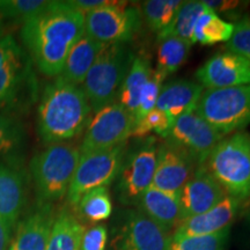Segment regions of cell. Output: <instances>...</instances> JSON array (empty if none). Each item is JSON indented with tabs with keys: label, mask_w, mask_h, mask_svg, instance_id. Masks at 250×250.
Returning a JSON list of instances; mask_svg holds the SVG:
<instances>
[{
	"label": "cell",
	"mask_w": 250,
	"mask_h": 250,
	"mask_svg": "<svg viewBox=\"0 0 250 250\" xmlns=\"http://www.w3.org/2000/svg\"><path fill=\"white\" fill-rule=\"evenodd\" d=\"M20 35L37 70L58 77L72 46L85 35V14L68 1H49L22 24Z\"/></svg>",
	"instance_id": "6da1fadb"
},
{
	"label": "cell",
	"mask_w": 250,
	"mask_h": 250,
	"mask_svg": "<svg viewBox=\"0 0 250 250\" xmlns=\"http://www.w3.org/2000/svg\"><path fill=\"white\" fill-rule=\"evenodd\" d=\"M92 108L83 87L56 77L43 89L37 108V132L44 144L64 143L86 130Z\"/></svg>",
	"instance_id": "7a4b0ae2"
},
{
	"label": "cell",
	"mask_w": 250,
	"mask_h": 250,
	"mask_svg": "<svg viewBox=\"0 0 250 250\" xmlns=\"http://www.w3.org/2000/svg\"><path fill=\"white\" fill-rule=\"evenodd\" d=\"M39 83L29 55L13 36L0 39V112L17 117L36 102Z\"/></svg>",
	"instance_id": "3957f363"
},
{
	"label": "cell",
	"mask_w": 250,
	"mask_h": 250,
	"mask_svg": "<svg viewBox=\"0 0 250 250\" xmlns=\"http://www.w3.org/2000/svg\"><path fill=\"white\" fill-rule=\"evenodd\" d=\"M79 160V147L67 143L51 144L34 155L29 170L37 202L52 204L66 195Z\"/></svg>",
	"instance_id": "277c9868"
},
{
	"label": "cell",
	"mask_w": 250,
	"mask_h": 250,
	"mask_svg": "<svg viewBox=\"0 0 250 250\" xmlns=\"http://www.w3.org/2000/svg\"><path fill=\"white\" fill-rule=\"evenodd\" d=\"M206 169L227 195L245 202L250 197V133L224 137L205 161Z\"/></svg>",
	"instance_id": "5b68a950"
},
{
	"label": "cell",
	"mask_w": 250,
	"mask_h": 250,
	"mask_svg": "<svg viewBox=\"0 0 250 250\" xmlns=\"http://www.w3.org/2000/svg\"><path fill=\"white\" fill-rule=\"evenodd\" d=\"M133 56L127 43L105 44L100 51L83 83L94 114L116 102Z\"/></svg>",
	"instance_id": "8992f818"
},
{
	"label": "cell",
	"mask_w": 250,
	"mask_h": 250,
	"mask_svg": "<svg viewBox=\"0 0 250 250\" xmlns=\"http://www.w3.org/2000/svg\"><path fill=\"white\" fill-rule=\"evenodd\" d=\"M195 110L221 136L243 131L250 124V85L204 89Z\"/></svg>",
	"instance_id": "52a82bcc"
},
{
	"label": "cell",
	"mask_w": 250,
	"mask_h": 250,
	"mask_svg": "<svg viewBox=\"0 0 250 250\" xmlns=\"http://www.w3.org/2000/svg\"><path fill=\"white\" fill-rule=\"evenodd\" d=\"M158 140L154 136L134 138L126 144L116 180L118 199L125 205H136L154 177Z\"/></svg>",
	"instance_id": "ba28073f"
},
{
	"label": "cell",
	"mask_w": 250,
	"mask_h": 250,
	"mask_svg": "<svg viewBox=\"0 0 250 250\" xmlns=\"http://www.w3.org/2000/svg\"><path fill=\"white\" fill-rule=\"evenodd\" d=\"M142 24V12L137 6L112 0L111 4L85 14V35L103 44L129 43Z\"/></svg>",
	"instance_id": "9c48e42d"
},
{
	"label": "cell",
	"mask_w": 250,
	"mask_h": 250,
	"mask_svg": "<svg viewBox=\"0 0 250 250\" xmlns=\"http://www.w3.org/2000/svg\"><path fill=\"white\" fill-rule=\"evenodd\" d=\"M126 144L80 155L79 164L66 193L68 204L76 208L85 193L96 188L109 187L115 182L120 173Z\"/></svg>",
	"instance_id": "30bf717a"
},
{
	"label": "cell",
	"mask_w": 250,
	"mask_h": 250,
	"mask_svg": "<svg viewBox=\"0 0 250 250\" xmlns=\"http://www.w3.org/2000/svg\"><path fill=\"white\" fill-rule=\"evenodd\" d=\"M134 118L120 103L114 102L94 114L79 147L80 155L103 151L127 143L132 137Z\"/></svg>",
	"instance_id": "8fae6325"
},
{
	"label": "cell",
	"mask_w": 250,
	"mask_h": 250,
	"mask_svg": "<svg viewBox=\"0 0 250 250\" xmlns=\"http://www.w3.org/2000/svg\"><path fill=\"white\" fill-rule=\"evenodd\" d=\"M223 138L224 136L192 110L174 122L165 140L189 155L199 167L205 165L212 149Z\"/></svg>",
	"instance_id": "7c38bea8"
},
{
	"label": "cell",
	"mask_w": 250,
	"mask_h": 250,
	"mask_svg": "<svg viewBox=\"0 0 250 250\" xmlns=\"http://www.w3.org/2000/svg\"><path fill=\"white\" fill-rule=\"evenodd\" d=\"M171 235L142 212L125 211L111 242L112 250H168Z\"/></svg>",
	"instance_id": "4fadbf2b"
},
{
	"label": "cell",
	"mask_w": 250,
	"mask_h": 250,
	"mask_svg": "<svg viewBox=\"0 0 250 250\" xmlns=\"http://www.w3.org/2000/svg\"><path fill=\"white\" fill-rule=\"evenodd\" d=\"M195 77L204 89L250 85V62L235 52H219L197 70Z\"/></svg>",
	"instance_id": "5bb4252c"
},
{
	"label": "cell",
	"mask_w": 250,
	"mask_h": 250,
	"mask_svg": "<svg viewBox=\"0 0 250 250\" xmlns=\"http://www.w3.org/2000/svg\"><path fill=\"white\" fill-rule=\"evenodd\" d=\"M226 196L224 188L206 169L205 165L199 166L177 195L182 220L205 213Z\"/></svg>",
	"instance_id": "9a60e30c"
},
{
	"label": "cell",
	"mask_w": 250,
	"mask_h": 250,
	"mask_svg": "<svg viewBox=\"0 0 250 250\" xmlns=\"http://www.w3.org/2000/svg\"><path fill=\"white\" fill-rule=\"evenodd\" d=\"M196 169L197 165L189 155L164 140L158 145L152 187L161 191L179 195Z\"/></svg>",
	"instance_id": "2e32d148"
},
{
	"label": "cell",
	"mask_w": 250,
	"mask_h": 250,
	"mask_svg": "<svg viewBox=\"0 0 250 250\" xmlns=\"http://www.w3.org/2000/svg\"><path fill=\"white\" fill-rule=\"evenodd\" d=\"M55 218L54 205L37 202L18 223L8 250H46Z\"/></svg>",
	"instance_id": "e0dca14e"
},
{
	"label": "cell",
	"mask_w": 250,
	"mask_h": 250,
	"mask_svg": "<svg viewBox=\"0 0 250 250\" xmlns=\"http://www.w3.org/2000/svg\"><path fill=\"white\" fill-rule=\"evenodd\" d=\"M242 201L227 195L225 198L205 213L193 215L181 221L171 234V239L186 236L210 235L230 228L242 206Z\"/></svg>",
	"instance_id": "ac0fdd59"
},
{
	"label": "cell",
	"mask_w": 250,
	"mask_h": 250,
	"mask_svg": "<svg viewBox=\"0 0 250 250\" xmlns=\"http://www.w3.org/2000/svg\"><path fill=\"white\" fill-rule=\"evenodd\" d=\"M27 201L26 179L13 166L0 162V220L15 229Z\"/></svg>",
	"instance_id": "d6986e66"
},
{
	"label": "cell",
	"mask_w": 250,
	"mask_h": 250,
	"mask_svg": "<svg viewBox=\"0 0 250 250\" xmlns=\"http://www.w3.org/2000/svg\"><path fill=\"white\" fill-rule=\"evenodd\" d=\"M203 92L204 87L197 81L171 80L162 85L155 108L164 111L174 123L186 112L195 110Z\"/></svg>",
	"instance_id": "ffe728a7"
},
{
	"label": "cell",
	"mask_w": 250,
	"mask_h": 250,
	"mask_svg": "<svg viewBox=\"0 0 250 250\" xmlns=\"http://www.w3.org/2000/svg\"><path fill=\"white\" fill-rule=\"evenodd\" d=\"M136 208L168 233L175 230L182 221L177 195L161 191L152 186L143 193Z\"/></svg>",
	"instance_id": "44dd1931"
},
{
	"label": "cell",
	"mask_w": 250,
	"mask_h": 250,
	"mask_svg": "<svg viewBox=\"0 0 250 250\" xmlns=\"http://www.w3.org/2000/svg\"><path fill=\"white\" fill-rule=\"evenodd\" d=\"M104 45L103 43L83 35L72 46L62 73L58 77L67 83L80 86L83 83L87 73Z\"/></svg>",
	"instance_id": "7402d4cb"
},
{
	"label": "cell",
	"mask_w": 250,
	"mask_h": 250,
	"mask_svg": "<svg viewBox=\"0 0 250 250\" xmlns=\"http://www.w3.org/2000/svg\"><path fill=\"white\" fill-rule=\"evenodd\" d=\"M153 68L148 58L144 55H134L129 70L126 72L120 92L117 94L116 102L126 109L134 118L140 95L149 78Z\"/></svg>",
	"instance_id": "603a6c76"
},
{
	"label": "cell",
	"mask_w": 250,
	"mask_h": 250,
	"mask_svg": "<svg viewBox=\"0 0 250 250\" xmlns=\"http://www.w3.org/2000/svg\"><path fill=\"white\" fill-rule=\"evenodd\" d=\"M85 226L67 208L56 214L46 250H80Z\"/></svg>",
	"instance_id": "cb8c5ba5"
},
{
	"label": "cell",
	"mask_w": 250,
	"mask_h": 250,
	"mask_svg": "<svg viewBox=\"0 0 250 250\" xmlns=\"http://www.w3.org/2000/svg\"><path fill=\"white\" fill-rule=\"evenodd\" d=\"M191 44L179 37L168 36L158 39L156 48V67L154 70L167 78L173 74L187 62Z\"/></svg>",
	"instance_id": "d4e9b609"
},
{
	"label": "cell",
	"mask_w": 250,
	"mask_h": 250,
	"mask_svg": "<svg viewBox=\"0 0 250 250\" xmlns=\"http://www.w3.org/2000/svg\"><path fill=\"white\" fill-rule=\"evenodd\" d=\"M206 9V6L202 1L190 0V1H182V5L177 11L171 23L158 34V39L174 36L181 40L187 41L190 44H195L193 33L197 20Z\"/></svg>",
	"instance_id": "484cf974"
},
{
	"label": "cell",
	"mask_w": 250,
	"mask_h": 250,
	"mask_svg": "<svg viewBox=\"0 0 250 250\" xmlns=\"http://www.w3.org/2000/svg\"><path fill=\"white\" fill-rule=\"evenodd\" d=\"M234 33V23L220 18L206 7L197 20L193 40L202 45H213L215 43L228 42Z\"/></svg>",
	"instance_id": "4316f807"
},
{
	"label": "cell",
	"mask_w": 250,
	"mask_h": 250,
	"mask_svg": "<svg viewBox=\"0 0 250 250\" xmlns=\"http://www.w3.org/2000/svg\"><path fill=\"white\" fill-rule=\"evenodd\" d=\"M76 208L81 218L92 224L108 219L112 213V202L108 187L96 188L85 193Z\"/></svg>",
	"instance_id": "83f0119b"
},
{
	"label": "cell",
	"mask_w": 250,
	"mask_h": 250,
	"mask_svg": "<svg viewBox=\"0 0 250 250\" xmlns=\"http://www.w3.org/2000/svg\"><path fill=\"white\" fill-rule=\"evenodd\" d=\"M26 144L23 125L17 117L0 112V158L20 156Z\"/></svg>",
	"instance_id": "f1b7e54d"
},
{
	"label": "cell",
	"mask_w": 250,
	"mask_h": 250,
	"mask_svg": "<svg viewBox=\"0 0 250 250\" xmlns=\"http://www.w3.org/2000/svg\"><path fill=\"white\" fill-rule=\"evenodd\" d=\"M182 5L180 0H147L142 5L143 21L152 31L161 33L173 21L177 11Z\"/></svg>",
	"instance_id": "f546056e"
},
{
	"label": "cell",
	"mask_w": 250,
	"mask_h": 250,
	"mask_svg": "<svg viewBox=\"0 0 250 250\" xmlns=\"http://www.w3.org/2000/svg\"><path fill=\"white\" fill-rule=\"evenodd\" d=\"M229 229L210 234V235L186 236L171 239L168 250H225Z\"/></svg>",
	"instance_id": "4dcf8cb0"
},
{
	"label": "cell",
	"mask_w": 250,
	"mask_h": 250,
	"mask_svg": "<svg viewBox=\"0 0 250 250\" xmlns=\"http://www.w3.org/2000/svg\"><path fill=\"white\" fill-rule=\"evenodd\" d=\"M48 5L44 0H0V15L2 20L23 24Z\"/></svg>",
	"instance_id": "1f68e13d"
},
{
	"label": "cell",
	"mask_w": 250,
	"mask_h": 250,
	"mask_svg": "<svg viewBox=\"0 0 250 250\" xmlns=\"http://www.w3.org/2000/svg\"><path fill=\"white\" fill-rule=\"evenodd\" d=\"M173 122L164 111L154 108L153 110L145 115L142 120L138 121L134 125L132 137L133 138H143L149 136V133H155L166 139L169 131L173 126Z\"/></svg>",
	"instance_id": "d6a6232c"
},
{
	"label": "cell",
	"mask_w": 250,
	"mask_h": 250,
	"mask_svg": "<svg viewBox=\"0 0 250 250\" xmlns=\"http://www.w3.org/2000/svg\"><path fill=\"white\" fill-rule=\"evenodd\" d=\"M164 81L165 78L155 70H153L152 76L144 87L142 95H140L138 108L134 114V125L156 107V102H158L159 94H160L161 87L164 85Z\"/></svg>",
	"instance_id": "836d02e7"
},
{
	"label": "cell",
	"mask_w": 250,
	"mask_h": 250,
	"mask_svg": "<svg viewBox=\"0 0 250 250\" xmlns=\"http://www.w3.org/2000/svg\"><path fill=\"white\" fill-rule=\"evenodd\" d=\"M227 51L243 56L250 62V15H243L234 23V33L226 43Z\"/></svg>",
	"instance_id": "e575fe53"
},
{
	"label": "cell",
	"mask_w": 250,
	"mask_h": 250,
	"mask_svg": "<svg viewBox=\"0 0 250 250\" xmlns=\"http://www.w3.org/2000/svg\"><path fill=\"white\" fill-rule=\"evenodd\" d=\"M202 2L220 18L235 19L236 21L243 17V9L249 4L248 1L239 0H203Z\"/></svg>",
	"instance_id": "d590c367"
},
{
	"label": "cell",
	"mask_w": 250,
	"mask_h": 250,
	"mask_svg": "<svg viewBox=\"0 0 250 250\" xmlns=\"http://www.w3.org/2000/svg\"><path fill=\"white\" fill-rule=\"evenodd\" d=\"M108 240V229L104 225H95L85 233L81 240L80 250H105Z\"/></svg>",
	"instance_id": "8d00e7d4"
},
{
	"label": "cell",
	"mask_w": 250,
	"mask_h": 250,
	"mask_svg": "<svg viewBox=\"0 0 250 250\" xmlns=\"http://www.w3.org/2000/svg\"><path fill=\"white\" fill-rule=\"evenodd\" d=\"M12 233L13 230L4 221L0 220V250H8L9 245H11Z\"/></svg>",
	"instance_id": "74e56055"
},
{
	"label": "cell",
	"mask_w": 250,
	"mask_h": 250,
	"mask_svg": "<svg viewBox=\"0 0 250 250\" xmlns=\"http://www.w3.org/2000/svg\"><path fill=\"white\" fill-rule=\"evenodd\" d=\"M4 36V20H2L1 15H0V39Z\"/></svg>",
	"instance_id": "f35d334b"
},
{
	"label": "cell",
	"mask_w": 250,
	"mask_h": 250,
	"mask_svg": "<svg viewBox=\"0 0 250 250\" xmlns=\"http://www.w3.org/2000/svg\"><path fill=\"white\" fill-rule=\"evenodd\" d=\"M246 221H247V227H248V230H249V241H250V210L246 215Z\"/></svg>",
	"instance_id": "ab89813d"
}]
</instances>
